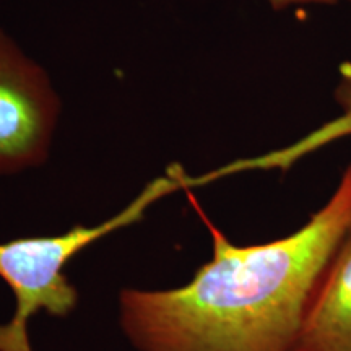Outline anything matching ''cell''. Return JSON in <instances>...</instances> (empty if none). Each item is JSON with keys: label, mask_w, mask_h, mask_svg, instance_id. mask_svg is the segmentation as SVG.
<instances>
[{"label": "cell", "mask_w": 351, "mask_h": 351, "mask_svg": "<svg viewBox=\"0 0 351 351\" xmlns=\"http://www.w3.org/2000/svg\"><path fill=\"white\" fill-rule=\"evenodd\" d=\"M213 254L191 282L127 288L121 326L138 351H291L320 276L351 228V165L300 230L238 245L194 202Z\"/></svg>", "instance_id": "1"}, {"label": "cell", "mask_w": 351, "mask_h": 351, "mask_svg": "<svg viewBox=\"0 0 351 351\" xmlns=\"http://www.w3.org/2000/svg\"><path fill=\"white\" fill-rule=\"evenodd\" d=\"M195 187L181 166H171L165 176L148 182L127 207L99 225H78L57 236H34L0 243V278L15 295V314L0 324V351H33L28 322L39 311L65 317L77 307L78 293L64 275L67 263L86 245L111 232L140 221L147 210L176 191Z\"/></svg>", "instance_id": "2"}, {"label": "cell", "mask_w": 351, "mask_h": 351, "mask_svg": "<svg viewBox=\"0 0 351 351\" xmlns=\"http://www.w3.org/2000/svg\"><path fill=\"white\" fill-rule=\"evenodd\" d=\"M59 114L46 70L0 29V176L46 161Z\"/></svg>", "instance_id": "3"}, {"label": "cell", "mask_w": 351, "mask_h": 351, "mask_svg": "<svg viewBox=\"0 0 351 351\" xmlns=\"http://www.w3.org/2000/svg\"><path fill=\"white\" fill-rule=\"evenodd\" d=\"M291 351H351V228L320 276Z\"/></svg>", "instance_id": "4"}, {"label": "cell", "mask_w": 351, "mask_h": 351, "mask_svg": "<svg viewBox=\"0 0 351 351\" xmlns=\"http://www.w3.org/2000/svg\"><path fill=\"white\" fill-rule=\"evenodd\" d=\"M333 96H335L337 104L341 109L339 117L326 122L319 129L307 134L306 137L288 145V147L280 148V150L265 153V155L261 156L245 158V160H236L230 165L210 171V173L205 174L207 182H213L217 179L226 178V176L236 173H244V171H287L309 153L317 152L320 148L327 147L328 143L337 142V140L348 137V135H351V62H345L340 67V80L337 83Z\"/></svg>", "instance_id": "5"}, {"label": "cell", "mask_w": 351, "mask_h": 351, "mask_svg": "<svg viewBox=\"0 0 351 351\" xmlns=\"http://www.w3.org/2000/svg\"><path fill=\"white\" fill-rule=\"evenodd\" d=\"M274 10L280 12L285 8L295 5H335L340 2H351V0H265Z\"/></svg>", "instance_id": "6"}]
</instances>
